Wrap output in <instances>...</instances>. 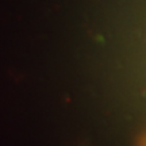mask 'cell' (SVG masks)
<instances>
[{
    "mask_svg": "<svg viewBox=\"0 0 146 146\" xmlns=\"http://www.w3.org/2000/svg\"><path fill=\"white\" fill-rule=\"evenodd\" d=\"M139 146H146V137H145V138H143V139H142V141H141V143H139Z\"/></svg>",
    "mask_w": 146,
    "mask_h": 146,
    "instance_id": "obj_1",
    "label": "cell"
}]
</instances>
